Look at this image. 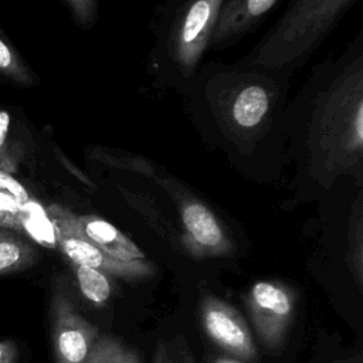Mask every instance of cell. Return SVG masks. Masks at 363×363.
<instances>
[{"instance_id": "6da1fadb", "label": "cell", "mask_w": 363, "mask_h": 363, "mask_svg": "<svg viewBox=\"0 0 363 363\" xmlns=\"http://www.w3.org/2000/svg\"><path fill=\"white\" fill-rule=\"evenodd\" d=\"M291 77L267 68L208 61L179 91L197 135L242 179L278 182L288 167Z\"/></svg>"}, {"instance_id": "7a4b0ae2", "label": "cell", "mask_w": 363, "mask_h": 363, "mask_svg": "<svg viewBox=\"0 0 363 363\" xmlns=\"http://www.w3.org/2000/svg\"><path fill=\"white\" fill-rule=\"evenodd\" d=\"M286 159L296 197L320 196L339 183L363 187V31L313 65L289 99Z\"/></svg>"}, {"instance_id": "3957f363", "label": "cell", "mask_w": 363, "mask_h": 363, "mask_svg": "<svg viewBox=\"0 0 363 363\" xmlns=\"http://www.w3.org/2000/svg\"><path fill=\"white\" fill-rule=\"evenodd\" d=\"M224 0H162L150 54L155 85L177 92L196 75Z\"/></svg>"}, {"instance_id": "277c9868", "label": "cell", "mask_w": 363, "mask_h": 363, "mask_svg": "<svg viewBox=\"0 0 363 363\" xmlns=\"http://www.w3.org/2000/svg\"><path fill=\"white\" fill-rule=\"evenodd\" d=\"M359 0H291L241 62L291 77L323 44Z\"/></svg>"}, {"instance_id": "5b68a950", "label": "cell", "mask_w": 363, "mask_h": 363, "mask_svg": "<svg viewBox=\"0 0 363 363\" xmlns=\"http://www.w3.org/2000/svg\"><path fill=\"white\" fill-rule=\"evenodd\" d=\"M153 183L174 203L183 225L184 242L193 251L204 255H220L231 250V241L221 220L189 184L166 169Z\"/></svg>"}, {"instance_id": "8992f818", "label": "cell", "mask_w": 363, "mask_h": 363, "mask_svg": "<svg viewBox=\"0 0 363 363\" xmlns=\"http://www.w3.org/2000/svg\"><path fill=\"white\" fill-rule=\"evenodd\" d=\"M45 213L52 224L55 245L74 265H85L122 278H143L152 274L153 268L147 259L121 261L89 242L75 224L72 210L61 204H51Z\"/></svg>"}, {"instance_id": "52a82bcc", "label": "cell", "mask_w": 363, "mask_h": 363, "mask_svg": "<svg viewBox=\"0 0 363 363\" xmlns=\"http://www.w3.org/2000/svg\"><path fill=\"white\" fill-rule=\"evenodd\" d=\"M51 332L55 363H85L98 329L77 312L64 291H55L51 303Z\"/></svg>"}, {"instance_id": "ba28073f", "label": "cell", "mask_w": 363, "mask_h": 363, "mask_svg": "<svg viewBox=\"0 0 363 363\" xmlns=\"http://www.w3.org/2000/svg\"><path fill=\"white\" fill-rule=\"evenodd\" d=\"M250 313L254 326L269 349L282 345L294 312V296L282 285L261 281L248 295Z\"/></svg>"}, {"instance_id": "9c48e42d", "label": "cell", "mask_w": 363, "mask_h": 363, "mask_svg": "<svg viewBox=\"0 0 363 363\" xmlns=\"http://www.w3.org/2000/svg\"><path fill=\"white\" fill-rule=\"evenodd\" d=\"M201 315L207 335L220 347L242 359H252L255 356V345L250 329L231 305L207 296L203 301Z\"/></svg>"}, {"instance_id": "30bf717a", "label": "cell", "mask_w": 363, "mask_h": 363, "mask_svg": "<svg viewBox=\"0 0 363 363\" xmlns=\"http://www.w3.org/2000/svg\"><path fill=\"white\" fill-rule=\"evenodd\" d=\"M278 0H224L208 50H224L252 33Z\"/></svg>"}, {"instance_id": "8fae6325", "label": "cell", "mask_w": 363, "mask_h": 363, "mask_svg": "<svg viewBox=\"0 0 363 363\" xmlns=\"http://www.w3.org/2000/svg\"><path fill=\"white\" fill-rule=\"evenodd\" d=\"M75 224L82 235L108 255L121 261H143L145 252L113 224L96 214L74 213Z\"/></svg>"}, {"instance_id": "7c38bea8", "label": "cell", "mask_w": 363, "mask_h": 363, "mask_svg": "<svg viewBox=\"0 0 363 363\" xmlns=\"http://www.w3.org/2000/svg\"><path fill=\"white\" fill-rule=\"evenodd\" d=\"M85 156L99 163L101 166L132 173L135 176H142L150 182H155L164 170L163 166L139 153H132L128 150L101 145L88 146Z\"/></svg>"}, {"instance_id": "4fadbf2b", "label": "cell", "mask_w": 363, "mask_h": 363, "mask_svg": "<svg viewBox=\"0 0 363 363\" xmlns=\"http://www.w3.org/2000/svg\"><path fill=\"white\" fill-rule=\"evenodd\" d=\"M37 259V251L21 235L0 225V275L18 272Z\"/></svg>"}, {"instance_id": "5bb4252c", "label": "cell", "mask_w": 363, "mask_h": 363, "mask_svg": "<svg viewBox=\"0 0 363 363\" xmlns=\"http://www.w3.org/2000/svg\"><path fill=\"white\" fill-rule=\"evenodd\" d=\"M0 74L20 86L35 84V75L0 30Z\"/></svg>"}, {"instance_id": "9a60e30c", "label": "cell", "mask_w": 363, "mask_h": 363, "mask_svg": "<svg viewBox=\"0 0 363 363\" xmlns=\"http://www.w3.org/2000/svg\"><path fill=\"white\" fill-rule=\"evenodd\" d=\"M85 363H139L133 350L112 336H98Z\"/></svg>"}, {"instance_id": "2e32d148", "label": "cell", "mask_w": 363, "mask_h": 363, "mask_svg": "<svg viewBox=\"0 0 363 363\" xmlns=\"http://www.w3.org/2000/svg\"><path fill=\"white\" fill-rule=\"evenodd\" d=\"M74 267L78 285L84 296L95 303H104L111 296V282L106 274L85 265Z\"/></svg>"}, {"instance_id": "e0dca14e", "label": "cell", "mask_w": 363, "mask_h": 363, "mask_svg": "<svg viewBox=\"0 0 363 363\" xmlns=\"http://www.w3.org/2000/svg\"><path fill=\"white\" fill-rule=\"evenodd\" d=\"M62 3L79 28L89 30L95 26L99 14V0H62Z\"/></svg>"}, {"instance_id": "ac0fdd59", "label": "cell", "mask_w": 363, "mask_h": 363, "mask_svg": "<svg viewBox=\"0 0 363 363\" xmlns=\"http://www.w3.org/2000/svg\"><path fill=\"white\" fill-rule=\"evenodd\" d=\"M17 346L13 340H0V363H16Z\"/></svg>"}, {"instance_id": "d6986e66", "label": "cell", "mask_w": 363, "mask_h": 363, "mask_svg": "<svg viewBox=\"0 0 363 363\" xmlns=\"http://www.w3.org/2000/svg\"><path fill=\"white\" fill-rule=\"evenodd\" d=\"M216 363H240V362H235V360H230V359H220V360H217Z\"/></svg>"}, {"instance_id": "ffe728a7", "label": "cell", "mask_w": 363, "mask_h": 363, "mask_svg": "<svg viewBox=\"0 0 363 363\" xmlns=\"http://www.w3.org/2000/svg\"><path fill=\"white\" fill-rule=\"evenodd\" d=\"M9 163V160L7 159H4V157H1L0 156V166H3V164H7Z\"/></svg>"}, {"instance_id": "44dd1931", "label": "cell", "mask_w": 363, "mask_h": 363, "mask_svg": "<svg viewBox=\"0 0 363 363\" xmlns=\"http://www.w3.org/2000/svg\"><path fill=\"white\" fill-rule=\"evenodd\" d=\"M157 363H163V362H159V360H157Z\"/></svg>"}]
</instances>
